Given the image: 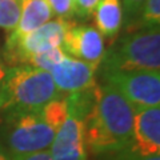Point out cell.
I'll list each match as a JSON object with an SVG mask.
<instances>
[{
    "instance_id": "cell-11",
    "label": "cell",
    "mask_w": 160,
    "mask_h": 160,
    "mask_svg": "<svg viewBox=\"0 0 160 160\" xmlns=\"http://www.w3.org/2000/svg\"><path fill=\"white\" fill-rule=\"evenodd\" d=\"M92 13L96 29L103 36L112 39L120 32L124 23L122 0H100Z\"/></svg>"
},
{
    "instance_id": "cell-1",
    "label": "cell",
    "mask_w": 160,
    "mask_h": 160,
    "mask_svg": "<svg viewBox=\"0 0 160 160\" xmlns=\"http://www.w3.org/2000/svg\"><path fill=\"white\" fill-rule=\"evenodd\" d=\"M135 107L113 87L95 88V102L84 122L87 149L96 155H118L131 147Z\"/></svg>"
},
{
    "instance_id": "cell-12",
    "label": "cell",
    "mask_w": 160,
    "mask_h": 160,
    "mask_svg": "<svg viewBox=\"0 0 160 160\" xmlns=\"http://www.w3.org/2000/svg\"><path fill=\"white\" fill-rule=\"evenodd\" d=\"M53 13L46 0H22V13L18 27L11 32L12 36H22L36 28L42 27L49 20Z\"/></svg>"
},
{
    "instance_id": "cell-3",
    "label": "cell",
    "mask_w": 160,
    "mask_h": 160,
    "mask_svg": "<svg viewBox=\"0 0 160 160\" xmlns=\"http://www.w3.org/2000/svg\"><path fill=\"white\" fill-rule=\"evenodd\" d=\"M55 133L40 111L7 112L0 144L11 160H23L33 153L48 151Z\"/></svg>"
},
{
    "instance_id": "cell-2",
    "label": "cell",
    "mask_w": 160,
    "mask_h": 160,
    "mask_svg": "<svg viewBox=\"0 0 160 160\" xmlns=\"http://www.w3.org/2000/svg\"><path fill=\"white\" fill-rule=\"evenodd\" d=\"M62 98L51 73L29 66L7 69L3 82V109L6 112H36Z\"/></svg>"
},
{
    "instance_id": "cell-5",
    "label": "cell",
    "mask_w": 160,
    "mask_h": 160,
    "mask_svg": "<svg viewBox=\"0 0 160 160\" xmlns=\"http://www.w3.org/2000/svg\"><path fill=\"white\" fill-rule=\"evenodd\" d=\"M95 88L96 86L66 98L67 118L48 149L53 160H87L84 122L93 106Z\"/></svg>"
},
{
    "instance_id": "cell-23",
    "label": "cell",
    "mask_w": 160,
    "mask_h": 160,
    "mask_svg": "<svg viewBox=\"0 0 160 160\" xmlns=\"http://www.w3.org/2000/svg\"><path fill=\"white\" fill-rule=\"evenodd\" d=\"M0 160H11V159H9V156L7 155L6 149L3 148L2 144H0Z\"/></svg>"
},
{
    "instance_id": "cell-15",
    "label": "cell",
    "mask_w": 160,
    "mask_h": 160,
    "mask_svg": "<svg viewBox=\"0 0 160 160\" xmlns=\"http://www.w3.org/2000/svg\"><path fill=\"white\" fill-rule=\"evenodd\" d=\"M22 13V0H0V28L12 32Z\"/></svg>"
},
{
    "instance_id": "cell-4",
    "label": "cell",
    "mask_w": 160,
    "mask_h": 160,
    "mask_svg": "<svg viewBox=\"0 0 160 160\" xmlns=\"http://www.w3.org/2000/svg\"><path fill=\"white\" fill-rule=\"evenodd\" d=\"M102 69L123 71H159L160 32L156 28H144L131 32L118 40L104 52Z\"/></svg>"
},
{
    "instance_id": "cell-16",
    "label": "cell",
    "mask_w": 160,
    "mask_h": 160,
    "mask_svg": "<svg viewBox=\"0 0 160 160\" xmlns=\"http://www.w3.org/2000/svg\"><path fill=\"white\" fill-rule=\"evenodd\" d=\"M135 24L140 29L156 28L160 24V0H146Z\"/></svg>"
},
{
    "instance_id": "cell-18",
    "label": "cell",
    "mask_w": 160,
    "mask_h": 160,
    "mask_svg": "<svg viewBox=\"0 0 160 160\" xmlns=\"http://www.w3.org/2000/svg\"><path fill=\"white\" fill-rule=\"evenodd\" d=\"M144 3H146V0H123L122 6L124 20H127L129 24H135Z\"/></svg>"
},
{
    "instance_id": "cell-13",
    "label": "cell",
    "mask_w": 160,
    "mask_h": 160,
    "mask_svg": "<svg viewBox=\"0 0 160 160\" xmlns=\"http://www.w3.org/2000/svg\"><path fill=\"white\" fill-rule=\"evenodd\" d=\"M40 113H42V118L44 119V122L55 132H58V129L62 127V124L67 118L66 98H58L52 100V102H49L47 106H44L40 109Z\"/></svg>"
},
{
    "instance_id": "cell-6",
    "label": "cell",
    "mask_w": 160,
    "mask_h": 160,
    "mask_svg": "<svg viewBox=\"0 0 160 160\" xmlns=\"http://www.w3.org/2000/svg\"><path fill=\"white\" fill-rule=\"evenodd\" d=\"M72 24L73 22L71 19L56 18L36 28L35 31L22 36L9 35L4 51L2 52L4 62L6 64H12V67L24 66L27 59L35 53L62 47L64 33Z\"/></svg>"
},
{
    "instance_id": "cell-9",
    "label": "cell",
    "mask_w": 160,
    "mask_h": 160,
    "mask_svg": "<svg viewBox=\"0 0 160 160\" xmlns=\"http://www.w3.org/2000/svg\"><path fill=\"white\" fill-rule=\"evenodd\" d=\"M62 49L66 55L100 67L104 56V39L95 27L72 24L64 33Z\"/></svg>"
},
{
    "instance_id": "cell-19",
    "label": "cell",
    "mask_w": 160,
    "mask_h": 160,
    "mask_svg": "<svg viewBox=\"0 0 160 160\" xmlns=\"http://www.w3.org/2000/svg\"><path fill=\"white\" fill-rule=\"evenodd\" d=\"M100 0H75L73 4V15L78 18L86 19L89 15H92L95 7L98 6Z\"/></svg>"
},
{
    "instance_id": "cell-17",
    "label": "cell",
    "mask_w": 160,
    "mask_h": 160,
    "mask_svg": "<svg viewBox=\"0 0 160 160\" xmlns=\"http://www.w3.org/2000/svg\"><path fill=\"white\" fill-rule=\"evenodd\" d=\"M53 16L62 19H71L73 16L72 0H46Z\"/></svg>"
},
{
    "instance_id": "cell-21",
    "label": "cell",
    "mask_w": 160,
    "mask_h": 160,
    "mask_svg": "<svg viewBox=\"0 0 160 160\" xmlns=\"http://www.w3.org/2000/svg\"><path fill=\"white\" fill-rule=\"evenodd\" d=\"M115 160H160V155H153V156H148V158H140L136 155H132L129 152H122L118 153V158Z\"/></svg>"
},
{
    "instance_id": "cell-22",
    "label": "cell",
    "mask_w": 160,
    "mask_h": 160,
    "mask_svg": "<svg viewBox=\"0 0 160 160\" xmlns=\"http://www.w3.org/2000/svg\"><path fill=\"white\" fill-rule=\"evenodd\" d=\"M23 160H53L49 151H43V152H38V153H33L31 156H28Z\"/></svg>"
},
{
    "instance_id": "cell-8",
    "label": "cell",
    "mask_w": 160,
    "mask_h": 160,
    "mask_svg": "<svg viewBox=\"0 0 160 160\" xmlns=\"http://www.w3.org/2000/svg\"><path fill=\"white\" fill-rule=\"evenodd\" d=\"M127 152L140 158L160 155V107L135 108L131 147Z\"/></svg>"
},
{
    "instance_id": "cell-20",
    "label": "cell",
    "mask_w": 160,
    "mask_h": 160,
    "mask_svg": "<svg viewBox=\"0 0 160 160\" xmlns=\"http://www.w3.org/2000/svg\"><path fill=\"white\" fill-rule=\"evenodd\" d=\"M7 64L3 59V53L0 51V111L3 109V103H4V99H3V82H4V78H6V73H7Z\"/></svg>"
},
{
    "instance_id": "cell-14",
    "label": "cell",
    "mask_w": 160,
    "mask_h": 160,
    "mask_svg": "<svg viewBox=\"0 0 160 160\" xmlns=\"http://www.w3.org/2000/svg\"><path fill=\"white\" fill-rule=\"evenodd\" d=\"M64 58H66V52L62 49V47H58V48H52V49H48V51H43L29 56L24 66H29V67L39 68V69H43V71L49 72Z\"/></svg>"
},
{
    "instance_id": "cell-24",
    "label": "cell",
    "mask_w": 160,
    "mask_h": 160,
    "mask_svg": "<svg viewBox=\"0 0 160 160\" xmlns=\"http://www.w3.org/2000/svg\"><path fill=\"white\" fill-rule=\"evenodd\" d=\"M72 4H75V0H72Z\"/></svg>"
},
{
    "instance_id": "cell-7",
    "label": "cell",
    "mask_w": 160,
    "mask_h": 160,
    "mask_svg": "<svg viewBox=\"0 0 160 160\" xmlns=\"http://www.w3.org/2000/svg\"><path fill=\"white\" fill-rule=\"evenodd\" d=\"M104 83L113 87L135 108L160 104V71L102 69Z\"/></svg>"
},
{
    "instance_id": "cell-10",
    "label": "cell",
    "mask_w": 160,
    "mask_h": 160,
    "mask_svg": "<svg viewBox=\"0 0 160 160\" xmlns=\"http://www.w3.org/2000/svg\"><path fill=\"white\" fill-rule=\"evenodd\" d=\"M98 66L66 55L49 73L60 93H76L96 86Z\"/></svg>"
}]
</instances>
